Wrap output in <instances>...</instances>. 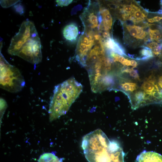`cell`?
<instances>
[{"label": "cell", "instance_id": "6da1fadb", "mask_svg": "<svg viewBox=\"0 0 162 162\" xmlns=\"http://www.w3.org/2000/svg\"><path fill=\"white\" fill-rule=\"evenodd\" d=\"M82 147L88 162H124V153L120 144L110 140L101 129L84 136Z\"/></svg>", "mask_w": 162, "mask_h": 162}, {"label": "cell", "instance_id": "7a4b0ae2", "mask_svg": "<svg viewBox=\"0 0 162 162\" xmlns=\"http://www.w3.org/2000/svg\"><path fill=\"white\" fill-rule=\"evenodd\" d=\"M40 38L34 24L28 20L21 24L19 32L12 38L8 53L34 64L42 60Z\"/></svg>", "mask_w": 162, "mask_h": 162}, {"label": "cell", "instance_id": "3957f363", "mask_svg": "<svg viewBox=\"0 0 162 162\" xmlns=\"http://www.w3.org/2000/svg\"><path fill=\"white\" fill-rule=\"evenodd\" d=\"M83 86L73 77L55 87L49 104V120L65 115L82 91Z\"/></svg>", "mask_w": 162, "mask_h": 162}, {"label": "cell", "instance_id": "277c9868", "mask_svg": "<svg viewBox=\"0 0 162 162\" xmlns=\"http://www.w3.org/2000/svg\"><path fill=\"white\" fill-rule=\"evenodd\" d=\"M0 87L8 92L16 93L22 90L25 80L19 70L10 64L0 52Z\"/></svg>", "mask_w": 162, "mask_h": 162}, {"label": "cell", "instance_id": "5b68a950", "mask_svg": "<svg viewBox=\"0 0 162 162\" xmlns=\"http://www.w3.org/2000/svg\"><path fill=\"white\" fill-rule=\"evenodd\" d=\"M94 43V40L91 33L88 34V37L86 34H83L80 38L76 57V60L83 67L85 66L86 60L89 50Z\"/></svg>", "mask_w": 162, "mask_h": 162}, {"label": "cell", "instance_id": "8992f818", "mask_svg": "<svg viewBox=\"0 0 162 162\" xmlns=\"http://www.w3.org/2000/svg\"><path fill=\"white\" fill-rule=\"evenodd\" d=\"M137 162H162V155L153 151H143L136 158Z\"/></svg>", "mask_w": 162, "mask_h": 162}, {"label": "cell", "instance_id": "52a82bcc", "mask_svg": "<svg viewBox=\"0 0 162 162\" xmlns=\"http://www.w3.org/2000/svg\"><path fill=\"white\" fill-rule=\"evenodd\" d=\"M64 37L68 40H76L78 34L77 27L73 24H70L66 26L63 31Z\"/></svg>", "mask_w": 162, "mask_h": 162}, {"label": "cell", "instance_id": "ba28073f", "mask_svg": "<svg viewBox=\"0 0 162 162\" xmlns=\"http://www.w3.org/2000/svg\"><path fill=\"white\" fill-rule=\"evenodd\" d=\"M125 27L130 34L137 39H143L146 37L147 33L143 30L142 27L135 25H126Z\"/></svg>", "mask_w": 162, "mask_h": 162}, {"label": "cell", "instance_id": "9c48e42d", "mask_svg": "<svg viewBox=\"0 0 162 162\" xmlns=\"http://www.w3.org/2000/svg\"><path fill=\"white\" fill-rule=\"evenodd\" d=\"M105 44L108 49L115 53L122 56L125 55L124 49L114 40L109 38L105 41Z\"/></svg>", "mask_w": 162, "mask_h": 162}, {"label": "cell", "instance_id": "30bf717a", "mask_svg": "<svg viewBox=\"0 0 162 162\" xmlns=\"http://www.w3.org/2000/svg\"><path fill=\"white\" fill-rule=\"evenodd\" d=\"M103 23L105 30L108 32L111 29L112 23V18L109 10L106 9L101 11Z\"/></svg>", "mask_w": 162, "mask_h": 162}, {"label": "cell", "instance_id": "8fae6325", "mask_svg": "<svg viewBox=\"0 0 162 162\" xmlns=\"http://www.w3.org/2000/svg\"><path fill=\"white\" fill-rule=\"evenodd\" d=\"M63 159L59 158L52 152L45 153L41 155L38 162H62Z\"/></svg>", "mask_w": 162, "mask_h": 162}, {"label": "cell", "instance_id": "7c38bea8", "mask_svg": "<svg viewBox=\"0 0 162 162\" xmlns=\"http://www.w3.org/2000/svg\"><path fill=\"white\" fill-rule=\"evenodd\" d=\"M146 17V15L138 7L132 13L129 20L137 23L143 20Z\"/></svg>", "mask_w": 162, "mask_h": 162}, {"label": "cell", "instance_id": "4fadbf2b", "mask_svg": "<svg viewBox=\"0 0 162 162\" xmlns=\"http://www.w3.org/2000/svg\"><path fill=\"white\" fill-rule=\"evenodd\" d=\"M155 82L147 80L142 84L141 88L146 94L152 95L153 93L157 90L155 86Z\"/></svg>", "mask_w": 162, "mask_h": 162}, {"label": "cell", "instance_id": "5bb4252c", "mask_svg": "<svg viewBox=\"0 0 162 162\" xmlns=\"http://www.w3.org/2000/svg\"><path fill=\"white\" fill-rule=\"evenodd\" d=\"M149 34L151 40H154L158 42H159L161 41L162 36L159 30L149 29Z\"/></svg>", "mask_w": 162, "mask_h": 162}, {"label": "cell", "instance_id": "9a60e30c", "mask_svg": "<svg viewBox=\"0 0 162 162\" xmlns=\"http://www.w3.org/2000/svg\"><path fill=\"white\" fill-rule=\"evenodd\" d=\"M140 53L143 57L141 58L145 60L149 59L153 56V53L152 50L147 47H144L141 50Z\"/></svg>", "mask_w": 162, "mask_h": 162}, {"label": "cell", "instance_id": "2e32d148", "mask_svg": "<svg viewBox=\"0 0 162 162\" xmlns=\"http://www.w3.org/2000/svg\"><path fill=\"white\" fill-rule=\"evenodd\" d=\"M120 86L125 91H129L131 92L136 90L137 88L136 83L130 82H126L122 83L120 85Z\"/></svg>", "mask_w": 162, "mask_h": 162}, {"label": "cell", "instance_id": "e0dca14e", "mask_svg": "<svg viewBox=\"0 0 162 162\" xmlns=\"http://www.w3.org/2000/svg\"><path fill=\"white\" fill-rule=\"evenodd\" d=\"M88 22L92 28H95L98 26V21L97 16L93 13H90L88 16Z\"/></svg>", "mask_w": 162, "mask_h": 162}, {"label": "cell", "instance_id": "ac0fdd59", "mask_svg": "<svg viewBox=\"0 0 162 162\" xmlns=\"http://www.w3.org/2000/svg\"><path fill=\"white\" fill-rule=\"evenodd\" d=\"M134 68L130 69L128 73H129L130 76L135 79L139 80V77L137 70H134Z\"/></svg>", "mask_w": 162, "mask_h": 162}, {"label": "cell", "instance_id": "d6986e66", "mask_svg": "<svg viewBox=\"0 0 162 162\" xmlns=\"http://www.w3.org/2000/svg\"><path fill=\"white\" fill-rule=\"evenodd\" d=\"M73 0H56V2L57 5L60 6H66L71 3Z\"/></svg>", "mask_w": 162, "mask_h": 162}, {"label": "cell", "instance_id": "ffe728a7", "mask_svg": "<svg viewBox=\"0 0 162 162\" xmlns=\"http://www.w3.org/2000/svg\"><path fill=\"white\" fill-rule=\"evenodd\" d=\"M7 106V103L3 99H0V110L1 115L3 114V112L6 109Z\"/></svg>", "mask_w": 162, "mask_h": 162}, {"label": "cell", "instance_id": "44dd1931", "mask_svg": "<svg viewBox=\"0 0 162 162\" xmlns=\"http://www.w3.org/2000/svg\"><path fill=\"white\" fill-rule=\"evenodd\" d=\"M162 50V44H158L152 50V52L154 55L158 56L159 54Z\"/></svg>", "mask_w": 162, "mask_h": 162}, {"label": "cell", "instance_id": "7402d4cb", "mask_svg": "<svg viewBox=\"0 0 162 162\" xmlns=\"http://www.w3.org/2000/svg\"><path fill=\"white\" fill-rule=\"evenodd\" d=\"M153 23L155 22H158L162 20V17L157 16L152 18Z\"/></svg>", "mask_w": 162, "mask_h": 162}, {"label": "cell", "instance_id": "603a6c76", "mask_svg": "<svg viewBox=\"0 0 162 162\" xmlns=\"http://www.w3.org/2000/svg\"><path fill=\"white\" fill-rule=\"evenodd\" d=\"M137 62L135 60H132L130 61V66H131L133 67V68L136 67L137 65Z\"/></svg>", "mask_w": 162, "mask_h": 162}, {"label": "cell", "instance_id": "cb8c5ba5", "mask_svg": "<svg viewBox=\"0 0 162 162\" xmlns=\"http://www.w3.org/2000/svg\"><path fill=\"white\" fill-rule=\"evenodd\" d=\"M158 83V85L162 89V76L159 77Z\"/></svg>", "mask_w": 162, "mask_h": 162}, {"label": "cell", "instance_id": "d4e9b609", "mask_svg": "<svg viewBox=\"0 0 162 162\" xmlns=\"http://www.w3.org/2000/svg\"><path fill=\"white\" fill-rule=\"evenodd\" d=\"M158 13L159 14H162V9L158 11Z\"/></svg>", "mask_w": 162, "mask_h": 162}, {"label": "cell", "instance_id": "484cf974", "mask_svg": "<svg viewBox=\"0 0 162 162\" xmlns=\"http://www.w3.org/2000/svg\"><path fill=\"white\" fill-rule=\"evenodd\" d=\"M161 3L160 4L162 5V1H160Z\"/></svg>", "mask_w": 162, "mask_h": 162}]
</instances>
